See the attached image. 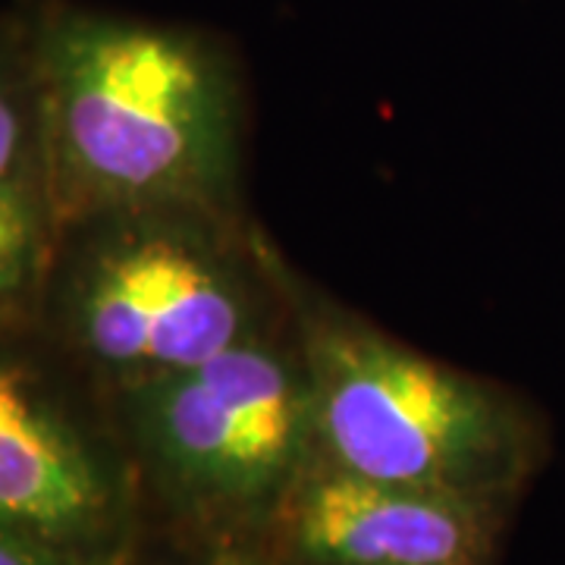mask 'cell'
<instances>
[{
    "label": "cell",
    "mask_w": 565,
    "mask_h": 565,
    "mask_svg": "<svg viewBox=\"0 0 565 565\" xmlns=\"http://www.w3.org/2000/svg\"><path fill=\"white\" fill-rule=\"evenodd\" d=\"M110 490L92 452L0 367V522L61 546L102 525Z\"/></svg>",
    "instance_id": "8992f818"
},
{
    "label": "cell",
    "mask_w": 565,
    "mask_h": 565,
    "mask_svg": "<svg viewBox=\"0 0 565 565\" xmlns=\"http://www.w3.org/2000/svg\"><path fill=\"white\" fill-rule=\"evenodd\" d=\"M497 500L371 481L327 465L282 493V534L311 565H484Z\"/></svg>",
    "instance_id": "5b68a950"
},
{
    "label": "cell",
    "mask_w": 565,
    "mask_h": 565,
    "mask_svg": "<svg viewBox=\"0 0 565 565\" xmlns=\"http://www.w3.org/2000/svg\"><path fill=\"white\" fill-rule=\"evenodd\" d=\"M0 565H82L70 546L0 522Z\"/></svg>",
    "instance_id": "9c48e42d"
},
{
    "label": "cell",
    "mask_w": 565,
    "mask_h": 565,
    "mask_svg": "<svg viewBox=\"0 0 565 565\" xmlns=\"http://www.w3.org/2000/svg\"><path fill=\"white\" fill-rule=\"evenodd\" d=\"M132 422L173 484L230 509L286 493L315 440L305 364L252 337L195 367L136 381Z\"/></svg>",
    "instance_id": "3957f363"
},
{
    "label": "cell",
    "mask_w": 565,
    "mask_h": 565,
    "mask_svg": "<svg viewBox=\"0 0 565 565\" xmlns=\"http://www.w3.org/2000/svg\"><path fill=\"white\" fill-rule=\"evenodd\" d=\"M217 565H264L258 559H252V556H243V553H223Z\"/></svg>",
    "instance_id": "30bf717a"
},
{
    "label": "cell",
    "mask_w": 565,
    "mask_h": 565,
    "mask_svg": "<svg viewBox=\"0 0 565 565\" xmlns=\"http://www.w3.org/2000/svg\"><path fill=\"white\" fill-rule=\"evenodd\" d=\"M41 145L73 211L207 207L233 182V79L214 41L51 3L32 25Z\"/></svg>",
    "instance_id": "6da1fadb"
},
{
    "label": "cell",
    "mask_w": 565,
    "mask_h": 565,
    "mask_svg": "<svg viewBox=\"0 0 565 565\" xmlns=\"http://www.w3.org/2000/svg\"><path fill=\"white\" fill-rule=\"evenodd\" d=\"M73 315L82 345L136 381L248 340V302L223 262L158 226L126 230L85 262Z\"/></svg>",
    "instance_id": "277c9868"
},
{
    "label": "cell",
    "mask_w": 565,
    "mask_h": 565,
    "mask_svg": "<svg viewBox=\"0 0 565 565\" xmlns=\"http://www.w3.org/2000/svg\"><path fill=\"white\" fill-rule=\"evenodd\" d=\"M302 364L327 465L484 500L522 481L531 427L497 386L330 315L308 323Z\"/></svg>",
    "instance_id": "7a4b0ae2"
},
{
    "label": "cell",
    "mask_w": 565,
    "mask_h": 565,
    "mask_svg": "<svg viewBox=\"0 0 565 565\" xmlns=\"http://www.w3.org/2000/svg\"><path fill=\"white\" fill-rule=\"evenodd\" d=\"M41 255V226L25 185L0 189V302L32 280Z\"/></svg>",
    "instance_id": "ba28073f"
},
{
    "label": "cell",
    "mask_w": 565,
    "mask_h": 565,
    "mask_svg": "<svg viewBox=\"0 0 565 565\" xmlns=\"http://www.w3.org/2000/svg\"><path fill=\"white\" fill-rule=\"evenodd\" d=\"M13 57H17L13 29H0V189L22 185L32 129H39V120L29 117V104H25L35 102V76H32V88H25Z\"/></svg>",
    "instance_id": "52a82bcc"
}]
</instances>
